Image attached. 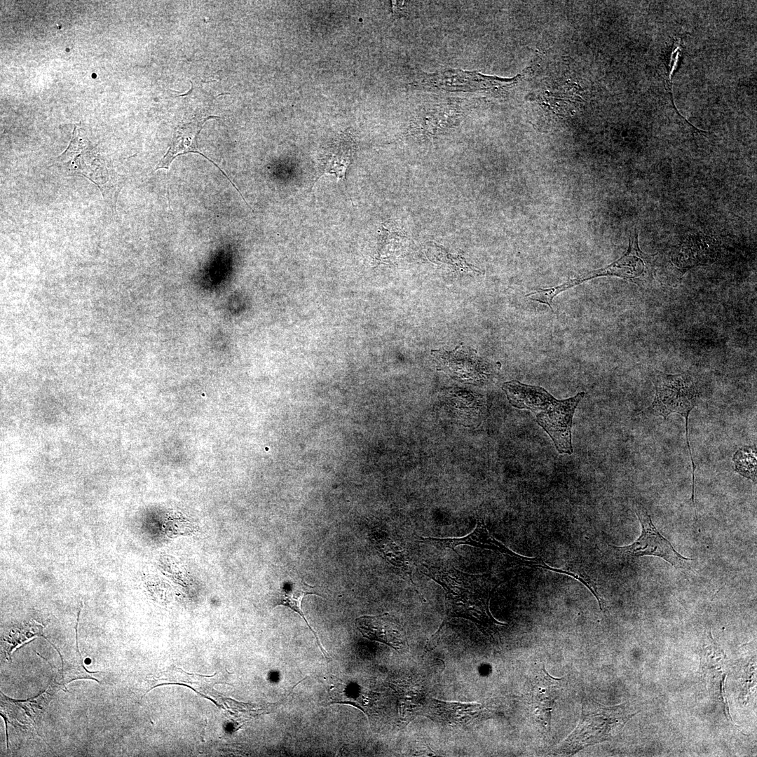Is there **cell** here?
Segmentation results:
<instances>
[{"label": "cell", "instance_id": "17", "mask_svg": "<svg viewBox=\"0 0 757 757\" xmlns=\"http://www.w3.org/2000/svg\"><path fill=\"white\" fill-rule=\"evenodd\" d=\"M43 629L41 624L32 620L11 630L8 636L3 639L2 647L6 657L10 660L15 649L29 642L33 638L43 636Z\"/></svg>", "mask_w": 757, "mask_h": 757}, {"label": "cell", "instance_id": "2", "mask_svg": "<svg viewBox=\"0 0 757 757\" xmlns=\"http://www.w3.org/2000/svg\"><path fill=\"white\" fill-rule=\"evenodd\" d=\"M502 389L512 407L528 409L536 415V422L550 437L559 453H573V418L585 392L568 399L557 400L542 387L518 381L505 382Z\"/></svg>", "mask_w": 757, "mask_h": 757}, {"label": "cell", "instance_id": "5", "mask_svg": "<svg viewBox=\"0 0 757 757\" xmlns=\"http://www.w3.org/2000/svg\"><path fill=\"white\" fill-rule=\"evenodd\" d=\"M90 144L84 143L74 129L71 143L57 162L64 175H82L96 184L114 211L117 194L110 180V172Z\"/></svg>", "mask_w": 757, "mask_h": 757}, {"label": "cell", "instance_id": "1", "mask_svg": "<svg viewBox=\"0 0 757 757\" xmlns=\"http://www.w3.org/2000/svg\"><path fill=\"white\" fill-rule=\"evenodd\" d=\"M418 569L444 589L447 614L472 620L484 630L503 625L489 611L491 594L500 583L488 574H472L451 566L421 563Z\"/></svg>", "mask_w": 757, "mask_h": 757}, {"label": "cell", "instance_id": "8", "mask_svg": "<svg viewBox=\"0 0 757 757\" xmlns=\"http://www.w3.org/2000/svg\"><path fill=\"white\" fill-rule=\"evenodd\" d=\"M509 85L507 79L477 72L445 71L425 75L417 86L448 90H477L501 95L507 92Z\"/></svg>", "mask_w": 757, "mask_h": 757}, {"label": "cell", "instance_id": "20", "mask_svg": "<svg viewBox=\"0 0 757 757\" xmlns=\"http://www.w3.org/2000/svg\"><path fill=\"white\" fill-rule=\"evenodd\" d=\"M725 658L724 652L714 642L710 634L707 642L702 646L701 657L702 669H704V671H707L720 667Z\"/></svg>", "mask_w": 757, "mask_h": 757}, {"label": "cell", "instance_id": "15", "mask_svg": "<svg viewBox=\"0 0 757 757\" xmlns=\"http://www.w3.org/2000/svg\"><path fill=\"white\" fill-rule=\"evenodd\" d=\"M315 587L311 586L302 581L301 582H291L289 585H286L281 587L278 593L277 594L274 600L275 606L278 605H283L289 607L294 612L298 613L306 622L310 629L314 634V636L318 641V646L325 657H327V653L323 649L321 646L319 639L317 636L315 632L312 629L309 622L306 620L302 608L301 602L303 598L308 594L316 595L320 596V594L315 592L312 589Z\"/></svg>", "mask_w": 757, "mask_h": 757}, {"label": "cell", "instance_id": "16", "mask_svg": "<svg viewBox=\"0 0 757 757\" xmlns=\"http://www.w3.org/2000/svg\"><path fill=\"white\" fill-rule=\"evenodd\" d=\"M80 612L81 610L78 614L76 626V643L74 646L69 648L67 652L62 653L60 655L62 660V681L60 683L62 685L64 690H67L65 688L66 684L78 679H91L100 683L97 678L93 676L95 674L100 672L87 671L84 667L83 660L79 650L77 625Z\"/></svg>", "mask_w": 757, "mask_h": 757}, {"label": "cell", "instance_id": "18", "mask_svg": "<svg viewBox=\"0 0 757 757\" xmlns=\"http://www.w3.org/2000/svg\"><path fill=\"white\" fill-rule=\"evenodd\" d=\"M63 689L60 682L53 681L49 685L48 688L32 698H29L25 700H13V702L20 706L25 712V714L32 719L34 722L37 712H43L49 702L52 700L54 694L60 689Z\"/></svg>", "mask_w": 757, "mask_h": 757}, {"label": "cell", "instance_id": "10", "mask_svg": "<svg viewBox=\"0 0 757 757\" xmlns=\"http://www.w3.org/2000/svg\"><path fill=\"white\" fill-rule=\"evenodd\" d=\"M355 625L365 638L383 643L399 650L407 644L405 631L401 623L388 613L364 615L357 618Z\"/></svg>", "mask_w": 757, "mask_h": 757}, {"label": "cell", "instance_id": "19", "mask_svg": "<svg viewBox=\"0 0 757 757\" xmlns=\"http://www.w3.org/2000/svg\"><path fill=\"white\" fill-rule=\"evenodd\" d=\"M732 460L735 470L744 477L756 482V449L752 446L739 448L734 454Z\"/></svg>", "mask_w": 757, "mask_h": 757}, {"label": "cell", "instance_id": "21", "mask_svg": "<svg viewBox=\"0 0 757 757\" xmlns=\"http://www.w3.org/2000/svg\"><path fill=\"white\" fill-rule=\"evenodd\" d=\"M725 678V674L723 675V678H722V681L721 682V698H722V702L723 703V705H724L725 714H726L727 719L731 723H732L733 725L737 726L735 725V723L733 722V720H732V718L731 717L730 710H729V707H728V704L727 698H725V688H724Z\"/></svg>", "mask_w": 757, "mask_h": 757}, {"label": "cell", "instance_id": "13", "mask_svg": "<svg viewBox=\"0 0 757 757\" xmlns=\"http://www.w3.org/2000/svg\"><path fill=\"white\" fill-rule=\"evenodd\" d=\"M371 541L383 557L393 567L395 571L416 591V584L413 580V566L406 551L396 544L382 531L375 530L371 533Z\"/></svg>", "mask_w": 757, "mask_h": 757}, {"label": "cell", "instance_id": "7", "mask_svg": "<svg viewBox=\"0 0 757 757\" xmlns=\"http://www.w3.org/2000/svg\"><path fill=\"white\" fill-rule=\"evenodd\" d=\"M655 254H647L641 251L638 244V233L635 230L630 236L629 247L626 253L605 268L584 273L560 285L565 291L582 282L601 276H616L631 281L638 285H643L652 277L651 261Z\"/></svg>", "mask_w": 757, "mask_h": 757}, {"label": "cell", "instance_id": "11", "mask_svg": "<svg viewBox=\"0 0 757 757\" xmlns=\"http://www.w3.org/2000/svg\"><path fill=\"white\" fill-rule=\"evenodd\" d=\"M210 118H219V117L210 115L202 119L193 121L179 125L174 132L170 146L165 156L157 164L155 170L159 169L168 170L170 164L176 157L189 153H197L213 163L240 193V191L232 182L228 175L213 161L202 154L198 149V135L203 128V124Z\"/></svg>", "mask_w": 757, "mask_h": 757}, {"label": "cell", "instance_id": "9", "mask_svg": "<svg viewBox=\"0 0 757 757\" xmlns=\"http://www.w3.org/2000/svg\"><path fill=\"white\" fill-rule=\"evenodd\" d=\"M464 115V109L456 100H442L423 107L414 117L411 127L414 134L432 135L456 125Z\"/></svg>", "mask_w": 757, "mask_h": 757}, {"label": "cell", "instance_id": "4", "mask_svg": "<svg viewBox=\"0 0 757 757\" xmlns=\"http://www.w3.org/2000/svg\"><path fill=\"white\" fill-rule=\"evenodd\" d=\"M700 392L693 378L687 373L678 374H660L655 382V395L650 407L655 416L666 419L671 414L681 415L686 421V441L693 467V481L695 480V465L688 440V417L697 404Z\"/></svg>", "mask_w": 757, "mask_h": 757}, {"label": "cell", "instance_id": "6", "mask_svg": "<svg viewBox=\"0 0 757 757\" xmlns=\"http://www.w3.org/2000/svg\"><path fill=\"white\" fill-rule=\"evenodd\" d=\"M635 513L641 526V535L627 546L611 545L613 550L624 558L643 556L660 557L676 568L690 570L694 559L684 557L674 548L672 544L657 531L647 510L641 505H636Z\"/></svg>", "mask_w": 757, "mask_h": 757}, {"label": "cell", "instance_id": "14", "mask_svg": "<svg viewBox=\"0 0 757 757\" xmlns=\"http://www.w3.org/2000/svg\"><path fill=\"white\" fill-rule=\"evenodd\" d=\"M478 703L432 700L431 711L439 721L451 725L465 724L476 718L482 711Z\"/></svg>", "mask_w": 757, "mask_h": 757}, {"label": "cell", "instance_id": "3", "mask_svg": "<svg viewBox=\"0 0 757 757\" xmlns=\"http://www.w3.org/2000/svg\"><path fill=\"white\" fill-rule=\"evenodd\" d=\"M634 715L627 713L625 704L605 707L593 700L585 701L578 725L556 752L574 754L587 746L610 740Z\"/></svg>", "mask_w": 757, "mask_h": 757}, {"label": "cell", "instance_id": "12", "mask_svg": "<svg viewBox=\"0 0 757 757\" xmlns=\"http://www.w3.org/2000/svg\"><path fill=\"white\" fill-rule=\"evenodd\" d=\"M355 151L354 140L348 135H341L332 142L320 160L315 183L324 175H333L338 179H344Z\"/></svg>", "mask_w": 757, "mask_h": 757}]
</instances>
